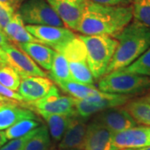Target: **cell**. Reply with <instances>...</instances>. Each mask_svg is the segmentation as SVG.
<instances>
[{
  "mask_svg": "<svg viewBox=\"0 0 150 150\" xmlns=\"http://www.w3.org/2000/svg\"><path fill=\"white\" fill-rule=\"evenodd\" d=\"M134 19L133 6L103 5L88 0L77 32L116 38Z\"/></svg>",
  "mask_w": 150,
  "mask_h": 150,
  "instance_id": "6da1fadb",
  "label": "cell"
},
{
  "mask_svg": "<svg viewBox=\"0 0 150 150\" xmlns=\"http://www.w3.org/2000/svg\"><path fill=\"white\" fill-rule=\"evenodd\" d=\"M115 38L118 46L106 74L128 67L150 48V28L133 19Z\"/></svg>",
  "mask_w": 150,
  "mask_h": 150,
  "instance_id": "7a4b0ae2",
  "label": "cell"
},
{
  "mask_svg": "<svg viewBox=\"0 0 150 150\" xmlns=\"http://www.w3.org/2000/svg\"><path fill=\"white\" fill-rule=\"evenodd\" d=\"M84 43L88 64L95 80L106 74L115 50L118 40L108 35H79Z\"/></svg>",
  "mask_w": 150,
  "mask_h": 150,
  "instance_id": "3957f363",
  "label": "cell"
},
{
  "mask_svg": "<svg viewBox=\"0 0 150 150\" xmlns=\"http://www.w3.org/2000/svg\"><path fill=\"white\" fill-rule=\"evenodd\" d=\"M98 88L108 93L138 95L149 91L150 77L117 70L105 74L98 81Z\"/></svg>",
  "mask_w": 150,
  "mask_h": 150,
  "instance_id": "277c9868",
  "label": "cell"
},
{
  "mask_svg": "<svg viewBox=\"0 0 150 150\" xmlns=\"http://www.w3.org/2000/svg\"><path fill=\"white\" fill-rule=\"evenodd\" d=\"M59 53L63 54L69 63L72 80L94 86L95 79L88 64L85 44L79 35L60 49Z\"/></svg>",
  "mask_w": 150,
  "mask_h": 150,
  "instance_id": "5b68a950",
  "label": "cell"
},
{
  "mask_svg": "<svg viewBox=\"0 0 150 150\" xmlns=\"http://www.w3.org/2000/svg\"><path fill=\"white\" fill-rule=\"evenodd\" d=\"M17 13L25 25L65 27L47 0H24Z\"/></svg>",
  "mask_w": 150,
  "mask_h": 150,
  "instance_id": "8992f818",
  "label": "cell"
},
{
  "mask_svg": "<svg viewBox=\"0 0 150 150\" xmlns=\"http://www.w3.org/2000/svg\"><path fill=\"white\" fill-rule=\"evenodd\" d=\"M133 97L108 93L101 91L98 94L86 100L75 98V108L79 117L88 118L109 108L124 106L133 98Z\"/></svg>",
  "mask_w": 150,
  "mask_h": 150,
  "instance_id": "52a82bcc",
  "label": "cell"
},
{
  "mask_svg": "<svg viewBox=\"0 0 150 150\" xmlns=\"http://www.w3.org/2000/svg\"><path fill=\"white\" fill-rule=\"evenodd\" d=\"M0 57L16 71L21 79L31 76L48 77V74L27 54L11 43L0 48Z\"/></svg>",
  "mask_w": 150,
  "mask_h": 150,
  "instance_id": "ba28073f",
  "label": "cell"
},
{
  "mask_svg": "<svg viewBox=\"0 0 150 150\" xmlns=\"http://www.w3.org/2000/svg\"><path fill=\"white\" fill-rule=\"evenodd\" d=\"M27 104L34 108L38 112L63 114L69 117L79 116L75 108L74 98L61 95L56 85H54L50 93L42 99Z\"/></svg>",
  "mask_w": 150,
  "mask_h": 150,
  "instance_id": "9c48e42d",
  "label": "cell"
},
{
  "mask_svg": "<svg viewBox=\"0 0 150 150\" xmlns=\"http://www.w3.org/2000/svg\"><path fill=\"white\" fill-rule=\"evenodd\" d=\"M26 28L39 43L49 46L56 52L77 37V34L67 27L26 25Z\"/></svg>",
  "mask_w": 150,
  "mask_h": 150,
  "instance_id": "30bf717a",
  "label": "cell"
},
{
  "mask_svg": "<svg viewBox=\"0 0 150 150\" xmlns=\"http://www.w3.org/2000/svg\"><path fill=\"white\" fill-rule=\"evenodd\" d=\"M65 27L77 32L88 0H47Z\"/></svg>",
  "mask_w": 150,
  "mask_h": 150,
  "instance_id": "8fae6325",
  "label": "cell"
},
{
  "mask_svg": "<svg viewBox=\"0 0 150 150\" xmlns=\"http://www.w3.org/2000/svg\"><path fill=\"white\" fill-rule=\"evenodd\" d=\"M18 93L27 103L36 102L48 95L55 84L48 77L31 76L23 78Z\"/></svg>",
  "mask_w": 150,
  "mask_h": 150,
  "instance_id": "7c38bea8",
  "label": "cell"
},
{
  "mask_svg": "<svg viewBox=\"0 0 150 150\" xmlns=\"http://www.w3.org/2000/svg\"><path fill=\"white\" fill-rule=\"evenodd\" d=\"M93 120L105 126L112 134H117L124 130L138 126L126 109L122 107L109 108L94 115Z\"/></svg>",
  "mask_w": 150,
  "mask_h": 150,
  "instance_id": "4fadbf2b",
  "label": "cell"
},
{
  "mask_svg": "<svg viewBox=\"0 0 150 150\" xmlns=\"http://www.w3.org/2000/svg\"><path fill=\"white\" fill-rule=\"evenodd\" d=\"M112 142L116 150L139 149L150 146V127L136 126L113 134Z\"/></svg>",
  "mask_w": 150,
  "mask_h": 150,
  "instance_id": "5bb4252c",
  "label": "cell"
},
{
  "mask_svg": "<svg viewBox=\"0 0 150 150\" xmlns=\"http://www.w3.org/2000/svg\"><path fill=\"white\" fill-rule=\"evenodd\" d=\"M113 134L98 122L88 124L83 150H116L112 142Z\"/></svg>",
  "mask_w": 150,
  "mask_h": 150,
  "instance_id": "9a60e30c",
  "label": "cell"
},
{
  "mask_svg": "<svg viewBox=\"0 0 150 150\" xmlns=\"http://www.w3.org/2000/svg\"><path fill=\"white\" fill-rule=\"evenodd\" d=\"M88 123L86 118L72 117L64 134L59 142V149L83 150Z\"/></svg>",
  "mask_w": 150,
  "mask_h": 150,
  "instance_id": "2e32d148",
  "label": "cell"
},
{
  "mask_svg": "<svg viewBox=\"0 0 150 150\" xmlns=\"http://www.w3.org/2000/svg\"><path fill=\"white\" fill-rule=\"evenodd\" d=\"M16 101L0 103V131L10 128L23 119H37L34 112Z\"/></svg>",
  "mask_w": 150,
  "mask_h": 150,
  "instance_id": "e0dca14e",
  "label": "cell"
},
{
  "mask_svg": "<svg viewBox=\"0 0 150 150\" xmlns=\"http://www.w3.org/2000/svg\"><path fill=\"white\" fill-rule=\"evenodd\" d=\"M27 54L42 69L50 71L55 51L41 43H26L16 46Z\"/></svg>",
  "mask_w": 150,
  "mask_h": 150,
  "instance_id": "ac0fdd59",
  "label": "cell"
},
{
  "mask_svg": "<svg viewBox=\"0 0 150 150\" xmlns=\"http://www.w3.org/2000/svg\"><path fill=\"white\" fill-rule=\"evenodd\" d=\"M4 32L9 42L15 46L22 43H39L37 38H35L28 31L25 23L17 12L12 20L4 28Z\"/></svg>",
  "mask_w": 150,
  "mask_h": 150,
  "instance_id": "d6986e66",
  "label": "cell"
},
{
  "mask_svg": "<svg viewBox=\"0 0 150 150\" xmlns=\"http://www.w3.org/2000/svg\"><path fill=\"white\" fill-rule=\"evenodd\" d=\"M45 120L48 127V132L54 142H60L72 117L63 114H53L46 112H38Z\"/></svg>",
  "mask_w": 150,
  "mask_h": 150,
  "instance_id": "ffe728a7",
  "label": "cell"
},
{
  "mask_svg": "<svg viewBox=\"0 0 150 150\" xmlns=\"http://www.w3.org/2000/svg\"><path fill=\"white\" fill-rule=\"evenodd\" d=\"M55 83L71 97L80 100H86L101 92L94 86L83 84L73 80L57 82Z\"/></svg>",
  "mask_w": 150,
  "mask_h": 150,
  "instance_id": "44dd1931",
  "label": "cell"
},
{
  "mask_svg": "<svg viewBox=\"0 0 150 150\" xmlns=\"http://www.w3.org/2000/svg\"><path fill=\"white\" fill-rule=\"evenodd\" d=\"M123 108L138 124L150 127V103L143 98L130 100Z\"/></svg>",
  "mask_w": 150,
  "mask_h": 150,
  "instance_id": "7402d4cb",
  "label": "cell"
},
{
  "mask_svg": "<svg viewBox=\"0 0 150 150\" xmlns=\"http://www.w3.org/2000/svg\"><path fill=\"white\" fill-rule=\"evenodd\" d=\"M48 78L54 83L72 80L69 63L61 53L55 51Z\"/></svg>",
  "mask_w": 150,
  "mask_h": 150,
  "instance_id": "603a6c76",
  "label": "cell"
},
{
  "mask_svg": "<svg viewBox=\"0 0 150 150\" xmlns=\"http://www.w3.org/2000/svg\"><path fill=\"white\" fill-rule=\"evenodd\" d=\"M51 144L50 134L44 125L38 127L35 134L28 140L22 150H49Z\"/></svg>",
  "mask_w": 150,
  "mask_h": 150,
  "instance_id": "cb8c5ba5",
  "label": "cell"
},
{
  "mask_svg": "<svg viewBox=\"0 0 150 150\" xmlns=\"http://www.w3.org/2000/svg\"><path fill=\"white\" fill-rule=\"evenodd\" d=\"M38 126H39V123L38 122L37 119L27 118V119H23L15 124H13L10 128L6 129L4 132L7 139L12 140L21 138L28 133L32 132L33 130L37 129Z\"/></svg>",
  "mask_w": 150,
  "mask_h": 150,
  "instance_id": "d4e9b609",
  "label": "cell"
},
{
  "mask_svg": "<svg viewBox=\"0 0 150 150\" xmlns=\"http://www.w3.org/2000/svg\"><path fill=\"white\" fill-rule=\"evenodd\" d=\"M120 70L126 73L150 77V48H148L133 64Z\"/></svg>",
  "mask_w": 150,
  "mask_h": 150,
  "instance_id": "484cf974",
  "label": "cell"
},
{
  "mask_svg": "<svg viewBox=\"0 0 150 150\" xmlns=\"http://www.w3.org/2000/svg\"><path fill=\"white\" fill-rule=\"evenodd\" d=\"M134 20L150 28V0H133Z\"/></svg>",
  "mask_w": 150,
  "mask_h": 150,
  "instance_id": "4316f807",
  "label": "cell"
},
{
  "mask_svg": "<svg viewBox=\"0 0 150 150\" xmlns=\"http://www.w3.org/2000/svg\"><path fill=\"white\" fill-rule=\"evenodd\" d=\"M36 130H37V129L33 130L32 132L28 133V134L23 136L21 138L10 140L9 142L6 143L0 149V150H22L24 144L27 143L28 140L33 135L35 134Z\"/></svg>",
  "mask_w": 150,
  "mask_h": 150,
  "instance_id": "83f0119b",
  "label": "cell"
},
{
  "mask_svg": "<svg viewBox=\"0 0 150 150\" xmlns=\"http://www.w3.org/2000/svg\"><path fill=\"white\" fill-rule=\"evenodd\" d=\"M16 11L13 8L0 4V28L4 31V28L12 20Z\"/></svg>",
  "mask_w": 150,
  "mask_h": 150,
  "instance_id": "f1b7e54d",
  "label": "cell"
},
{
  "mask_svg": "<svg viewBox=\"0 0 150 150\" xmlns=\"http://www.w3.org/2000/svg\"><path fill=\"white\" fill-rule=\"evenodd\" d=\"M0 95L9 99V100H13V101H16V102L19 103L23 102V98L20 96V94L18 93L7 88L4 85H3L2 83H0Z\"/></svg>",
  "mask_w": 150,
  "mask_h": 150,
  "instance_id": "f546056e",
  "label": "cell"
},
{
  "mask_svg": "<svg viewBox=\"0 0 150 150\" xmlns=\"http://www.w3.org/2000/svg\"><path fill=\"white\" fill-rule=\"evenodd\" d=\"M90 2L103 5H131L133 0H88Z\"/></svg>",
  "mask_w": 150,
  "mask_h": 150,
  "instance_id": "4dcf8cb0",
  "label": "cell"
},
{
  "mask_svg": "<svg viewBox=\"0 0 150 150\" xmlns=\"http://www.w3.org/2000/svg\"><path fill=\"white\" fill-rule=\"evenodd\" d=\"M23 2H24V0H0V4L9 6L11 8H13L16 12Z\"/></svg>",
  "mask_w": 150,
  "mask_h": 150,
  "instance_id": "1f68e13d",
  "label": "cell"
},
{
  "mask_svg": "<svg viewBox=\"0 0 150 150\" xmlns=\"http://www.w3.org/2000/svg\"><path fill=\"white\" fill-rule=\"evenodd\" d=\"M8 43H10L8 38L6 36V34L4 33V32L0 28V48L5 46V45L8 44Z\"/></svg>",
  "mask_w": 150,
  "mask_h": 150,
  "instance_id": "d6a6232c",
  "label": "cell"
},
{
  "mask_svg": "<svg viewBox=\"0 0 150 150\" xmlns=\"http://www.w3.org/2000/svg\"><path fill=\"white\" fill-rule=\"evenodd\" d=\"M7 141H8V139H7V137H6L5 132L0 131V149L5 144Z\"/></svg>",
  "mask_w": 150,
  "mask_h": 150,
  "instance_id": "836d02e7",
  "label": "cell"
},
{
  "mask_svg": "<svg viewBox=\"0 0 150 150\" xmlns=\"http://www.w3.org/2000/svg\"><path fill=\"white\" fill-rule=\"evenodd\" d=\"M122 150H150V146H146V147L139 148V149H122Z\"/></svg>",
  "mask_w": 150,
  "mask_h": 150,
  "instance_id": "e575fe53",
  "label": "cell"
},
{
  "mask_svg": "<svg viewBox=\"0 0 150 150\" xmlns=\"http://www.w3.org/2000/svg\"><path fill=\"white\" fill-rule=\"evenodd\" d=\"M10 101H13V100H9V99H8V98H4V97H3L0 95V103L10 102Z\"/></svg>",
  "mask_w": 150,
  "mask_h": 150,
  "instance_id": "d590c367",
  "label": "cell"
},
{
  "mask_svg": "<svg viewBox=\"0 0 150 150\" xmlns=\"http://www.w3.org/2000/svg\"><path fill=\"white\" fill-rule=\"evenodd\" d=\"M143 99H144V100H145L146 102L149 103H150V94L149 95H148V96L144 97V98H143Z\"/></svg>",
  "mask_w": 150,
  "mask_h": 150,
  "instance_id": "8d00e7d4",
  "label": "cell"
},
{
  "mask_svg": "<svg viewBox=\"0 0 150 150\" xmlns=\"http://www.w3.org/2000/svg\"><path fill=\"white\" fill-rule=\"evenodd\" d=\"M57 150H74V149H58Z\"/></svg>",
  "mask_w": 150,
  "mask_h": 150,
  "instance_id": "74e56055",
  "label": "cell"
}]
</instances>
